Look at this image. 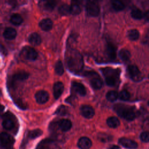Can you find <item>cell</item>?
<instances>
[{
    "instance_id": "1",
    "label": "cell",
    "mask_w": 149,
    "mask_h": 149,
    "mask_svg": "<svg viewBox=\"0 0 149 149\" xmlns=\"http://www.w3.org/2000/svg\"><path fill=\"white\" fill-rule=\"evenodd\" d=\"M65 62L68 69L75 73H79L83 68V59L81 54L74 49H69L65 54Z\"/></svg>"
},
{
    "instance_id": "2",
    "label": "cell",
    "mask_w": 149,
    "mask_h": 149,
    "mask_svg": "<svg viewBox=\"0 0 149 149\" xmlns=\"http://www.w3.org/2000/svg\"><path fill=\"white\" fill-rule=\"evenodd\" d=\"M114 109L118 115L127 120H133L137 115V111L134 107L116 104L114 106Z\"/></svg>"
},
{
    "instance_id": "3",
    "label": "cell",
    "mask_w": 149,
    "mask_h": 149,
    "mask_svg": "<svg viewBox=\"0 0 149 149\" xmlns=\"http://www.w3.org/2000/svg\"><path fill=\"white\" fill-rule=\"evenodd\" d=\"M101 71L105 76L107 85L113 86L116 84L119 77L120 72L119 70L111 68H105L102 69Z\"/></svg>"
},
{
    "instance_id": "4",
    "label": "cell",
    "mask_w": 149,
    "mask_h": 149,
    "mask_svg": "<svg viewBox=\"0 0 149 149\" xmlns=\"http://www.w3.org/2000/svg\"><path fill=\"white\" fill-rule=\"evenodd\" d=\"M2 126L6 130H10L15 126V117L12 113L9 112L5 113L2 117Z\"/></svg>"
},
{
    "instance_id": "5",
    "label": "cell",
    "mask_w": 149,
    "mask_h": 149,
    "mask_svg": "<svg viewBox=\"0 0 149 149\" xmlns=\"http://www.w3.org/2000/svg\"><path fill=\"white\" fill-rule=\"evenodd\" d=\"M15 143L14 138L6 132L0 133V143L5 149H10Z\"/></svg>"
},
{
    "instance_id": "6",
    "label": "cell",
    "mask_w": 149,
    "mask_h": 149,
    "mask_svg": "<svg viewBox=\"0 0 149 149\" xmlns=\"http://www.w3.org/2000/svg\"><path fill=\"white\" fill-rule=\"evenodd\" d=\"M86 75L90 77V82L91 86L95 89H100L101 88L102 82L100 77L99 75L95 72H87Z\"/></svg>"
},
{
    "instance_id": "7",
    "label": "cell",
    "mask_w": 149,
    "mask_h": 149,
    "mask_svg": "<svg viewBox=\"0 0 149 149\" xmlns=\"http://www.w3.org/2000/svg\"><path fill=\"white\" fill-rule=\"evenodd\" d=\"M21 55L27 60L34 61L37 59L38 54L36 50L33 47L26 46L22 49Z\"/></svg>"
},
{
    "instance_id": "8",
    "label": "cell",
    "mask_w": 149,
    "mask_h": 149,
    "mask_svg": "<svg viewBox=\"0 0 149 149\" xmlns=\"http://www.w3.org/2000/svg\"><path fill=\"white\" fill-rule=\"evenodd\" d=\"M86 9L87 14L91 16H97L100 13V6L95 1H88L86 5Z\"/></svg>"
},
{
    "instance_id": "9",
    "label": "cell",
    "mask_w": 149,
    "mask_h": 149,
    "mask_svg": "<svg viewBox=\"0 0 149 149\" xmlns=\"http://www.w3.org/2000/svg\"><path fill=\"white\" fill-rule=\"evenodd\" d=\"M127 72L130 78L134 81H140L142 78L141 73L136 65H130L127 68Z\"/></svg>"
},
{
    "instance_id": "10",
    "label": "cell",
    "mask_w": 149,
    "mask_h": 149,
    "mask_svg": "<svg viewBox=\"0 0 149 149\" xmlns=\"http://www.w3.org/2000/svg\"><path fill=\"white\" fill-rule=\"evenodd\" d=\"M29 73L24 70H20L13 74L11 79V84L13 86L18 81H22L29 77Z\"/></svg>"
},
{
    "instance_id": "11",
    "label": "cell",
    "mask_w": 149,
    "mask_h": 149,
    "mask_svg": "<svg viewBox=\"0 0 149 149\" xmlns=\"http://www.w3.org/2000/svg\"><path fill=\"white\" fill-rule=\"evenodd\" d=\"M118 142L122 146L129 149H135L138 146L137 143L135 141L125 137L119 139Z\"/></svg>"
},
{
    "instance_id": "12",
    "label": "cell",
    "mask_w": 149,
    "mask_h": 149,
    "mask_svg": "<svg viewBox=\"0 0 149 149\" xmlns=\"http://www.w3.org/2000/svg\"><path fill=\"white\" fill-rule=\"evenodd\" d=\"M35 98L37 103L41 104H45L49 99V94L45 90H39L36 93Z\"/></svg>"
},
{
    "instance_id": "13",
    "label": "cell",
    "mask_w": 149,
    "mask_h": 149,
    "mask_svg": "<svg viewBox=\"0 0 149 149\" xmlns=\"http://www.w3.org/2000/svg\"><path fill=\"white\" fill-rule=\"evenodd\" d=\"M80 112H81V114L84 118L87 119H90L93 118L95 113L93 107L88 105H82L80 108Z\"/></svg>"
},
{
    "instance_id": "14",
    "label": "cell",
    "mask_w": 149,
    "mask_h": 149,
    "mask_svg": "<svg viewBox=\"0 0 149 149\" xmlns=\"http://www.w3.org/2000/svg\"><path fill=\"white\" fill-rule=\"evenodd\" d=\"M91 146V140L87 137H81L77 142V146L80 149H89Z\"/></svg>"
},
{
    "instance_id": "15",
    "label": "cell",
    "mask_w": 149,
    "mask_h": 149,
    "mask_svg": "<svg viewBox=\"0 0 149 149\" xmlns=\"http://www.w3.org/2000/svg\"><path fill=\"white\" fill-rule=\"evenodd\" d=\"M72 88L74 92L81 96H84L86 94V89L85 87L80 83L76 81L73 82L72 83Z\"/></svg>"
},
{
    "instance_id": "16",
    "label": "cell",
    "mask_w": 149,
    "mask_h": 149,
    "mask_svg": "<svg viewBox=\"0 0 149 149\" xmlns=\"http://www.w3.org/2000/svg\"><path fill=\"white\" fill-rule=\"evenodd\" d=\"M72 124L70 120L67 119H62L58 122V127L62 132H67L72 127Z\"/></svg>"
},
{
    "instance_id": "17",
    "label": "cell",
    "mask_w": 149,
    "mask_h": 149,
    "mask_svg": "<svg viewBox=\"0 0 149 149\" xmlns=\"http://www.w3.org/2000/svg\"><path fill=\"white\" fill-rule=\"evenodd\" d=\"M64 90V86L62 82L58 81L55 83L54 85L53 91H54V95L55 99H58L62 94Z\"/></svg>"
},
{
    "instance_id": "18",
    "label": "cell",
    "mask_w": 149,
    "mask_h": 149,
    "mask_svg": "<svg viewBox=\"0 0 149 149\" xmlns=\"http://www.w3.org/2000/svg\"><path fill=\"white\" fill-rule=\"evenodd\" d=\"M106 52L107 56L111 59H114L116 56V48L115 45L111 43H108L106 47Z\"/></svg>"
},
{
    "instance_id": "19",
    "label": "cell",
    "mask_w": 149,
    "mask_h": 149,
    "mask_svg": "<svg viewBox=\"0 0 149 149\" xmlns=\"http://www.w3.org/2000/svg\"><path fill=\"white\" fill-rule=\"evenodd\" d=\"M52 25H53L52 21L49 18L44 19L39 23V26L40 28L44 31L50 30L52 27Z\"/></svg>"
},
{
    "instance_id": "20",
    "label": "cell",
    "mask_w": 149,
    "mask_h": 149,
    "mask_svg": "<svg viewBox=\"0 0 149 149\" xmlns=\"http://www.w3.org/2000/svg\"><path fill=\"white\" fill-rule=\"evenodd\" d=\"M29 41L31 45L36 46L40 44L41 42V38L38 33H33L29 37Z\"/></svg>"
},
{
    "instance_id": "21",
    "label": "cell",
    "mask_w": 149,
    "mask_h": 149,
    "mask_svg": "<svg viewBox=\"0 0 149 149\" xmlns=\"http://www.w3.org/2000/svg\"><path fill=\"white\" fill-rule=\"evenodd\" d=\"M3 34V37L6 39L11 40L16 37L17 35V32L15 29L12 27H8L5 30Z\"/></svg>"
},
{
    "instance_id": "22",
    "label": "cell",
    "mask_w": 149,
    "mask_h": 149,
    "mask_svg": "<svg viewBox=\"0 0 149 149\" xmlns=\"http://www.w3.org/2000/svg\"><path fill=\"white\" fill-rule=\"evenodd\" d=\"M107 124L111 128H116L120 125V121L118 118L111 116L107 119Z\"/></svg>"
},
{
    "instance_id": "23",
    "label": "cell",
    "mask_w": 149,
    "mask_h": 149,
    "mask_svg": "<svg viewBox=\"0 0 149 149\" xmlns=\"http://www.w3.org/2000/svg\"><path fill=\"white\" fill-rule=\"evenodd\" d=\"M10 21L13 24L18 26L21 24L23 22V18L19 14L15 13L10 17Z\"/></svg>"
},
{
    "instance_id": "24",
    "label": "cell",
    "mask_w": 149,
    "mask_h": 149,
    "mask_svg": "<svg viewBox=\"0 0 149 149\" xmlns=\"http://www.w3.org/2000/svg\"><path fill=\"white\" fill-rule=\"evenodd\" d=\"M139 32L136 29H131L127 32V37L129 39L132 41L137 40L139 37Z\"/></svg>"
},
{
    "instance_id": "25",
    "label": "cell",
    "mask_w": 149,
    "mask_h": 149,
    "mask_svg": "<svg viewBox=\"0 0 149 149\" xmlns=\"http://www.w3.org/2000/svg\"><path fill=\"white\" fill-rule=\"evenodd\" d=\"M81 12V8L80 5L74 2L70 5V13L72 15H78Z\"/></svg>"
},
{
    "instance_id": "26",
    "label": "cell",
    "mask_w": 149,
    "mask_h": 149,
    "mask_svg": "<svg viewBox=\"0 0 149 149\" xmlns=\"http://www.w3.org/2000/svg\"><path fill=\"white\" fill-rule=\"evenodd\" d=\"M111 5L113 9L116 11L122 10L125 8L124 3L119 1H113L111 2Z\"/></svg>"
},
{
    "instance_id": "27",
    "label": "cell",
    "mask_w": 149,
    "mask_h": 149,
    "mask_svg": "<svg viewBox=\"0 0 149 149\" xmlns=\"http://www.w3.org/2000/svg\"><path fill=\"white\" fill-rule=\"evenodd\" d=\"M119 56L122 61H127L130 58V53L127 49H122L119 52Z\"/></svg>"
},
{
    "instance_id": "28",
    "label": "cell",
    "mask_w": 149,
    "mask_h": 149,
    "mask_svg": "<svg viewBox=\"0 0 149 149\" xmlns=\"http://www.w3.org/2000/svg\"><path fill=\"white\" fill-rule=\"evenodd\" d=\"M131 16L134 19L140 20L143 17V13L139 9L134 8L131 12Z\"/></svg>"
},
{
    "instance_id": "29",
    "label": "cell",
    "mask_w": 149,
    "mask_h": 149,
    "mask_svg": "<svg viewBox=\"0 0 149 149\" xmlns=\"http://www.w3.org/2000/svg\"><path fill=\"white\" fill-rule=\"evenodd\" d=\"M42 134V132L40 129H35L31 130L28 133L27 137L29 139H34Z\"/></svg>"
},
{
    "instance_id": "30",
    "label": "cell",
    "mask_w": 149,
    "mask_h": 149,
    "mask_svg": "<svg viewBox=\"0 0 149 149\" xmlns=\"http://www.w3.org/2000/svg\"><path fill=\"white\" fill-rule=\"evenodd\" d=\"M118 97V94L116 91L111 90L108 91L106 94L107 99L111 102L115 101Z\"/></svg>"
},
{
    "instance_id": "31",
    "label": "cell",
    "mask_w": 149,
    "mask_h": 149,
    "mask_svg": "<svg viewBox=\"0 0 149 149\" xmlns=\"http://www.w3.org/2000/svg\"><path fill=\"white\" fill-rule=\"evenodd\" d=\"M59 13L62 15H68L70 13V6L68 4L61 5L58 9Z\"/></svg>"
},
{
    "instance_id": "32",
    "label": "cell",
    "mask_w": 149,
    "mask_h": 149,
    "mask_svg": "<svg viewBox=\"0 0 149 149\" xmlns=\"http://www.w3.org/2000/svg\"><path fill=\"white\" fill-rule=\"evenodd\" d=\"M55 4V1H44L42 2V7L46 10L51 11L54 8Z\"/></svg>"
},
{
    "instance_id": "33",
    "label": "cell",
    "mask_w": 149,
    "mask_h": 149,
    "mask_svg": "<svg viewBox=\"0 0 149 149\" xmlns=\"http://www.w3.org/2000/svg\"><path fill=\"white\" fill-rule=\"evenodd\" d=\"M55 71L56 73L58 75H62L63 73L64 69L63 63L61 61H58L56 62L55 65Z\"/></svg>"
},
{
    "instance_id": "34",
    "label": "cell",
    "mask_w": 149,
    "mask_h": 149,
    "mask_svg": "<svg viewBox=\"0 0 149 149\" xmlns=\"http://www.w3.org/2000/svg\"><path fill=\"white\" fill-rule=\"evenodd\" d=\"M112 136L106 134V133H99L98 134V139L103 143H106L108 141H109L112 140Z\"/></svg>"
},
{
    "instance_id": "35",
    "label": "cell",
    "mask_w": 149,
    "mask_h": 149,
    "mask_svg": "<svg viewBox=\"0 0 149 149\" xmlns=\"http://www.w3.org/2000/svg\"><path fill=\"white\" fill-rule=\"evenodd\" d=\"M119 98L123 101H126L130 98V94L126 90L121 91L118 94Z\"/></svg>"
},
{
    "instance_id": "36",
    "label": "cell",
    "mask_w": 149,
    "mask_h": 149,
    "mask_svg": "<svg viewBox=\"0 0 149 149\" xmlns=\"http://www.w3.org/2000/svg\"><path fill=\"white\" fill-rule=\"evenodd\" d=\"M67 112H68L67 107L64 105H61L59 107V108L56 109V111H55V113L59 115H64L67 113Z\"/></svg>"
},
{
    "instance_id": "37",
    "label": "cell",
    "mask_w": 149,
    "mask_h": 149,
    "mask_svg": "<svg viewBox=\"0 0 149 149\" xmlns=\"http://www.w3.org/2000/svg\"><path fill=\"white\" fill-rule=\"evenodd\" d=\"M140 140L144 142L147 143L149 141V133L148 132H143L140 135Z\"/></svg>"
},
{
    "instance_id": "38",
    "label": "cell",
    "mask_w": 149,
    "mask_h": 149,
    "mask_svg": "<svg viewBox=\"0 0 149 149\" xmlns=\"http://www.w3.org/2000/svg\"><path fill=\"white\" fill-rule=\"evenodd\" d=\"M120 147L116 145H112L109 147V149H120Z\"/></svg>"
},
{
    "instance_id": "39",
    "label": "cell",
    "mask_w": 149,
    "mask_h": 149,
    "mask_svg": "<svg viewBox=\"0 0 149 149\" xmlns=\"http://www.w3.org/2000/svg\"><path fill=\"white\" fill-rule=\"evenodd\" d=\"M3 109H4V107L3 105H2L1 104H0V114L2 112Z\"/></svg>"
},
{
    "instance_id": "40",
    "label": "cell",
    "mask_w": 149,
    "mask_h": 149,
    "mask_svg": "<svg viewBox=\"0 0 149 149\" xmlns=\"http://www.w3.org/2000/svg\"><path fill=\"white\" fill-rule=\"evenodd\" d=\"M0 95H1V92H0Z\"/></svg>"
}]
</instances>
